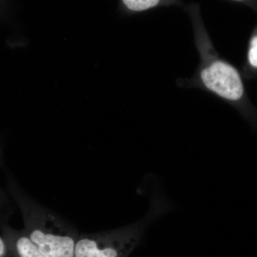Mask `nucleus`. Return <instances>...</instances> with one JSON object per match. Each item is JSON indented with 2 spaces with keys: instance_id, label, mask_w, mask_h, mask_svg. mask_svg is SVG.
I'll use <instances>...</instances> for the list:
<instances>
[{
  "instance_id": "1",
  "label": "nucleus",
  "mask_w": 257,
  "mask_h": 257,
  "mask_svg": "<svg viewBox=\"0 0 257 257\" xmlns=\"http://www.w3.org/2000/svg\"><path fill=\"white\" fill-rule=\"evenodd\" d=\"M185 10L192 21L200 55V64L194 77L195 84L236 107L257 128V114L246 106L244 86L239 71L216 53L204 26L199 5L192 3L186 6Z\"/></svg>"
},
{
  "instance_id": "2",
  "label": "nucleus",
  "mask_w": 257,
  "mask_h": 257,
  "mask_svg": "<svg viewBox=\"0 0 257 257\" xmlns=\"http://www.w3.org/2000/svg\"><path fill=\"white\" fill-rule=\"evenodd\" d=\"M10 191L23 214L25 231L45 257H74L79 235L72 226L32 201L13 181Z\"/></svg>"
},
{
  "instance_id": "3",
  "label": "nucleus",
  "mask_w": 257,
  "mask_h": 257,
  "mask_svg": "<svg viewBox=\"0 0 257 257\" xmlns=\"http://www.w3.org/2000/svg\"><path fill=\"white\" fill-rule=\"evenodd\" d=\"M170 209L167 199L159 194L143 220L111 231L79 235L74 257L130 256L143 239L149 223Z\"/></svg>"
},
{
  "instance_id": "4",
  "label": "nucleus",
  "mask_w": 257,
  "mask_h": 257,
  "mask_svg": "<svg viewBox=\"0 0 257 257\" xmlns=\"http://www.w3.org/2000/svg\"><path fill=\"white\" fill-rule=\"evenodd\" d=\"M2 231L13 243L20 257H45L32 242L25 230L18 231L4 225Z\"/></svg>"
},
{
  "instance_id": "5",
  "label": "nucleus",
  "mask_w": 257,
  "mask_h": 257,
  "mask_svg": "<svg viewBox=\"0 0 257 257\" xmlns=\"http://www.w3.org/2000/svg\"><path fill=\"white\" fill-rule=\"evenodd\" d=\"M183 7L182 0H119V9L123 14L144 13L160 7Z\"/></svg>"
},
{
  "instance_id": "6",
  "label": "nucleus",
  "mask_w": 257,
  "mask_h": 257,
  "mask_svg": "<svg viewBox=\"0 0 257 257\" xmlns=\"http://www.w3.org/2000/svg\"><path fill=\"white\" fill-rule=\"evenodd\" d=\"M247 64L250 69L257 70V30L251 36L248 45Z\"/></svg>"
},
{
  "instance_id": "7",
  "label": "nucleus",
  "mask_w": 257,
  "mask_h": 257,
  "mask_svg": "<svg viewBox=\"0 0 257 257\" xmlns=\"http://www.w3.org/2000/svg\"><path fill=\"white\" fill-rule=\"evenodd\" d=\"M0 257H20L13 243L3 234L0 237Z\"/></svg>"
},
{
  "instance_id": "8",
  "label": "nucleus",
  "mask_w": 257,
  "mask_h": 257,
  "mask_svg": "<svg viewBox=\"0 0 257 257\" xmlns=\"http://www.w3.org/2000/svg\"><path fill=\"white\" fill-rule=\"evenodd\" d=\"M236 3H241V4L247 5L257 12V0H231Z\"/></svg>"
}]
</instances>
